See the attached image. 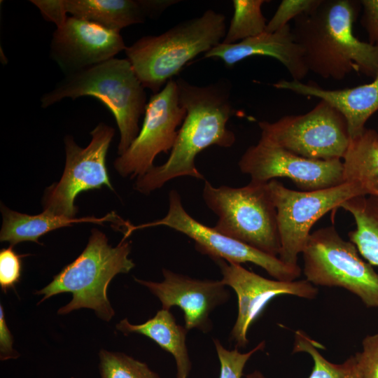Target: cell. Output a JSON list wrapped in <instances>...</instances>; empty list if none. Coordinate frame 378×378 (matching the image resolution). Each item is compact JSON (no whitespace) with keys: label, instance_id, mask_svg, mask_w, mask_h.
<instances>
[{"label":"cell","instance_id":"obj_30","mask_svg":"<svg viewBox=\"0 0 378 378\" xmlns=\"http://www.w3.org/2000/svg\"><path fill=\"white\" fill-rule=\"evenodd\" d=\"M355 356L361 378H378V333L367 335Z\"/></svg>","mask_w":378,"mask_h":378},{"label":"cell","instance_id":"obj_6","mask_svg":"<svg viewBox=\"0 0 378 378\" xmlns=\"http://www.w3.org/2000/svg\"><path fill=\"white\" fill-rule=\"evenodd\" d=\"M267 183L214 186L205 181L202 197L218 216V232L269 255L278 257L280 239L276 210Z\"/></svg>","mask_w":378,"mask_h":378},{"label":"cell","instance_id":"obj_31","mask_svg":"<svg viewBox=\"0 0 378 378\" xmlns=\"http://www.w3.org/2000/svg\"><path fill=\"white\" fill-rule=\"evenodd\" d=\"M363 10L360 24L368 36V43L378 46V0L360 1Z\"/></svg>","mask_w":378,"mask_h":378},{"label":"cell","instance_id":"obj_19","mask_svg":"<svg viewBox=\"0 0 378 378\" xmlns=\"http://www.w3.org/2000/svg\"><path fill=\"white\" fill-rule=\"evenodd\" d=\"M173 0H61L66 14L119 31L162 13Z\"/></svg>","mask_w":378,"mask_h":378},{"label":"cell","instance_id":"obj_28","mask_svg":"<svg viewBox=\"0 0 378 378\" xmlns=\"http://www.w3.org/2000/svg\"><path fill=\"white\" fill-rule=\"evenodd\" d=\"M321 0H283L271 20L267 23L265 32L272 33L281 29L290 20L314 9Z\"/></svg>","mask_w":378,"mask_h":378},{"label":"cell","instance_id":"obj_22","mask_svg":"<svg viewBox=\"0 0 378 378\" xmlns=\"http://www.w3.org/2000/svg\"><path fill=\"white\" fill-rule=\"evenodd\" d=\"M344 182L355 183L365 195L378 197V132L365 128L351 138L342 160Z\"/></svg>","mask_w":378,"mask_h":378},{"label":"cell","instance_id":"obj_25","mask_svg":"<svg viewBox=\"0 0 378 378\" xmlns=\"http://www.w3.org/2000/svg\"><path fill=\"white\" fill-rule=\"evenodd\" d=\"M270 1L234 0V14L223 43L232 44L265 31L267 23L262 6Z\"/></svg>","mask_w":378,"mask_h":378},{"label":"cell","instance_id":"obj_11","mask_svg":"<svg viewBox=\"0 0 378 378\" xmlns=\"http://www.w3.org/2000/svg\"><path fill=\"white\" fill-rule=\"evenodd\" d=\"M114 133L113 127L99 122L90 132L91 140L85 148L80 147L71 136L64 137V170L60 180L46 190L42 200L43 211L76 218L78 209L75 200L81 192L104 186L114 190L106 164Z\"/></svg>","mask_w":378,"mask_h":378},{"label":"cell","instance_id":"obj_24","mask_svg":"<svg viewBox=\"0 0 378 378\" xmlns=\"http://www.w3.org/2000/svg\"><path fill=\"white\" fill-rule=\"evenodd\" d=\"M323 346L298 330L295 333L293 353L304 352L309 354L314 366L308 378H361L355 355L342 363H333L325 358L318 350Z\"/></svg>","mask_w":378,"mask_h":378},{"label":"cell","instance_id":"obj_8","mask_svg":"<svg viewBox=\"0 0 378 378\" xmlns=\"http://www.w3.org/2000/svg\"><path fill=\"white\" fill-rule=\"evenodd\" d=\"M258 125L261 139L309 159L342 160L351 139L344 115L324 100L304 114Z\"/></svg>","mask_w":378,"mask_h":378},{"label":"cell","instance_id":"obj_18","mask_svg":"<svg viewBox=\"0 0 378 378\" xmlns=\"http://www.w3.org/2000/svg\"><path fill=\"white\" fill-rule=\"evenodd\" d=\"M273 85L328 102L345 118L350 138L360 134L368 120L378 111V71L370 83L340 90H326L294 80H281Z\"/></svg>","mask_w":378,"mask_h":378},{"label":"cell","instance_id":"obj_26","mask_svg":"<svg viewBox=\"0 0 378 378\" xmlns=\"http://www.w3.org/2000/svg\"><path fill=\"white\" fill-rule=\"evenodd\" d=\"M99 357L102 378H160L145 363L125 354L101 350Z\"/></svg>","mask_w":378,"mask_h":378},{"label":"cell","instance_id":"obj_27","mask_svg":"<svg viewBox=\"0 0 378 378\" xmlns=\"http://www.w3.org/2000/svg\"><path fill=\"white\" fill-rule=\"evenodd\" d=\"M214 343L220 365L219 378H241L247 361L253 354L263 349L265 344L262 341L251 351L241 353L237 348L226 349L217 339L214 340Z\"/></svg>","mask_w":378,"mask_h":378},{"label":"cell","instance_id":"obj_15","mask_svg":"<svg viewBox=\"0 0 378 378\" xmlns=\"http://www.w3.org/2000/svg\"><path fill=\"white\" fill-rule=\"evenodd\" d=\"M126 47L119 31L68 16L52 34L50 57L67 76L113 58Z\"/></svg>","mask_w":378,"mask_h":378},{"label":"cell","instance_id":"obj_16","mask_svg":"<svg viewBox=\"0 0 378 378\" xmlns=\"http://www.w3.org/2000/svg\"><path fill=\"white\" fill-rule=\"evenodd\" d=\"M162 282L134 278L148 288L161 302L162 309L177 306L184 313L185 328L208 332L212 328L211 312L227 301L230 293L221 280L197 279L162 269Z\"/></svg>","mask_w":378,"mask_h":378},{"label":"cell","instance_id":"obj_9","mask_svg":"<svg viewBox=\"0 0 378 378\" xmlns=\"http://www.w3.org/2000/svg\"><path fill=\"white\" fill-rule=\"evenodd\" d=\"M267 184L276 210L281 244L278 258L289 265H298V256L318 219L351 197L366 196L358 186L347 182L314 191L291 190L275 179Z\"/></svg>","mask_w":378,"mask_h":378},{"label":"cell","instance_id":"obj_14","mask_svg":"<svg viewBox=\"0 0 378 378\" xmlns=\"http://www.w3.org/2000/svg\"><path fill=\"white\" fill-rule=\"evenodd\" d=\"M215 262L220 270L222 282L231 287L237 294V317L230 337L237 349L244 348L248 344V328L273 298L282 295H290L313 299L318 294V288L306 279H269L239 264L230 263L222 259Z\"/></svg>","mask_w":378,"mask_h":378},{"label":"cell","instance_id":"obj_10","mask_svg":"<svg viewBox=\"0 0 378 378\" xmlns=\"http://www.w3.org/2000/svg\"><path fill=\"white\" fill-rule=\"evenodd\" d=\"M158 225H164L190 237L199 252L214 261L222 259L239 265L253 263L265 270L274 279L281 281H294L301 274L299 265H287L278 257L226 236L214 227H208L193 218L184 209L176 190L169 192V209L164 217L139 225L129 223L123 237L127 239L134 230Z\"/></svg>","mask_w":378,"mask_h":378},{"label":"cell","instance_id":"obj_2","mask_svg":"<svg viewBox=\"0 0 378 378\" xmlns=\"http://www.w3.org/2000/svg\"><path fill=\"white\" fill-rule=\"evenodd\" d=\"M176 81L186 115L167 160L136 178L134 189L144 195L176 178L204 179L196 167V156L211 146L229 148L235 142L227 127L233 114L227 90L218 83L197 86L183 78Z\"/></svg>","mask_w":378,"mask_h":378},{"label":"cell","instance_id":"obj_5","mask_svg":"<svg viewBox=\"0 0 378 378\" xmlns=\"http://www.w3.org/2000/svg\"><path fill=\"white\" fill-rule=\"evenodd\" d=\"M130 251V243L126 239L113 247L102 232L93 229L86 247L78 258L35 293L43 295L40 300L42 302L57 294L71 293L72 300L58 310L59 314L89 308L100 318L109 321L115 312L107 298V288L115 276L127 273L134 267L128 258Z\"/></svg>","mask_w":378,"mask_h":378},{"label":"cell","instance_id":"obj_21","mask_svg":"<svg viewBox=\"0 0 378 378\" xmlns=\"http://www.w3.org/2000/svg\"><path fill=\"white\" fill-rule=\"evenodd\" d=\"M125 335L138 333L153 340L161 348L170 353L176 365V378H188L191 370L186 338L188 330L178 325L168 309L159 310L155 316L144 323L131 324L127 318L116 326Z\"/></svg>","mask_w":378,"mask_h":378},{"label":"cell","instance_id":"obj_4","mask_svg":"<svg viewBox=\"0 0 378 378\" xmlns=\"http://www.w3.org/2000/svg\"><path fill=\"white\" fill-rule=\"evenodd\" d=\"M226 31L224 15L208 9L160 35L143 36L124 51L144 88L155 94L189 61L222 43Z\"/></svg>","mask_w":378,"mask_h":378},{"label":"cell","instance_id":"obj_29","mask_svg":"<svg viewBox=\"0 0 378 378\" xmlns=\"http://www.w3.org/2000/svg\"><path fill=\"white\" fill-rule=\"evenodd\" d=\"M12 246L2 248L0 251V286L4 292L10 288L20 281L22 274V258Z\"/></svg>","mask_w":378,"mask_h":378},{"label":"cell","instance_id":"obj_32","mask_svg":"<svg viewBox=\"0 0 378 378\" xmlns=\"http://www.w3.org/2000/svg\"><path fill=\"white\" fill-rule=\"evenodd\" d=\"M30 2L40 10L43 18L55 24L62 25L68 17L64 12L60 0H31Z\"/></svg>","mask_w":378,"mask_h":378},{"label":"cell","instance_id":"obj_35","mask_svg":"<svg viewBox=\"0 0 378 378\" xmlns=\"http://www.w3.org/2000/svg\"><path fill=\"white\" fill-rule=\"evenodd\" d=\"M377 132H378V125H377Z\"/></svg>","mask_w":378,"mask_h":378},{"label":"cell","instance_id":"obj_17","mask_svg":"<svg viewBox=\"0 0 378 378\" xmlns=\"http://www.w3.org/2000/svg\"><path fill=\"white\" fill-rule=\"evenodd\" d=\"M256 55L268 56L280 62L294 80L301 81L309 73L303 51L295 42L291 27L286 24L275 32H263L235 43H220L206 52L204 58H218L227 66Z\"/></svg>","mask_w":378,"mask_h":378},{"label":"cell","instance_id":"obj_13","mask_svg":"<svg viewBox=\"0 0 378 378\" xmlns=\"http://www.w3.org/2000/svg\"><path fill=\"white\" fill-rule=\"evenodd\" d=\"M240 171L251 181L267 183L287 178L301 191L326 189L344 182L342 160L306 158L261 139L248 147L238 162Z\"/></svg>","mask_w":378,"mask_h":378},{"label":"cell","instance_id":"obj_34","mask_svg":"<svg viewBox=\"0 0 378 378\" xmlns=\"http://www.w3.org/2000/svg\"><path fill=\"white\" fill-rule=\"evenodd\" d=\"M246 378H265L264 376L258 371H255L251 374H248Z\"/></svg>","mask_w":378,"mask_h":378},{"label":"cell","instance_id":"obj_7","mask_svg":"<svg viewBox=\"0 0 378 378\" xmlns=\"http://www.w3.org/2000/svg\"><path fill=\"white\" fill-rule=\"evenodd\" d=\"M301 254L305 279L312 285L342 288L367 307L378 308V273L335 227L312 232Z\"/></svg>","mask_w":378,"mask_h":378},{"label":"cell","instance_id":"obj_23","mask_svg":"<svg viewBox=\"0 0 378 378\" xmlns=\"http://www.w3.org/2000/svg\"><path fill=\"white\" fill-rule=\"evenodd\" d=\"M340 208L350 213L355 220L356 229L348 234L349 241L368 262L378 267V197H351Z\"/></svg>","mask_w":378,"mask_h":378},{"label":"cell","instance_id":"obj_33","mask_svg":"<svg viewBox=\"0 0 378 378\" xmlns=\"http://www.w3.org/2000/svg\"><path fill=\"white\" fill-rule=\"evenodd\" d=\"M13 337L8 328L2 305L0 306V358L1 360L16 358L19 354L13 349Z\"/></svg>","mask_w":378,"mask_h":378},{"label":"cell","instance_id":"obj_20","mask_svg":"<svg viewBox=\"0 0 378 378\" xmlns=\"http://www.w3.org/2000/svg\"><path fill=\"white\" fill-rule=\"evenodd\" d=\"M2 226L0 231L1 241H7L15 246L22 241H34L40 244L38 239L46 233L64 227L73 226L80 223H92L102 225L104 222H112L116 227H122L124 220L114 211L101 218L88 216L68 218L57 216L43 211L37 215H28L13 211L1 205Z\"/></svg>","mask_w":378,"mask_h":378},{"label":"cell","instance_id":"obj_3","mask_svg":"<svg viewBox=\"0 0 378 378\" xmlns=\"http://www.w3.org/2000/svg\"><path fill=\"white\" fill-rule=\"evenodd\" d=\"M144 89L128 59L113 57L64 76L41 96V106L46 108L64 99L83 96L99 99L116 121L120 132L118 154L121 155L139 132V118L147 104Z\"/></svg>","mask_w":378,"mask_h":378},{"label":"cell","instance_id":"obj_1","mask_svg":"<svg viewBox=\"0 0 378 378\" xmlns=\"http://www.w3.org/2000/svg\"><path fill=\"white\" fill-rule=\"evenodd\" d=\"M361 9L360 1L321 0L314 9L294 19L292 32L309 71L335 80L354 71L375 77L378 46L354 34Z\"/></svg>","mask_w":378,"mask_h":378},{"label":"cell","instance_id":"obj_12","mask_svg":"<svg viewBox=\"0 0 378 378\" xmlns=\"http://www.w3.org/2000/svg\"><path fill=\"white\" fill-rule=\"evenodd\" d=\"M186 115L179 102L176 81L169 80L146 104L141 130L126 151L114 161L122 177H139L153 167L155 157L168 153L176 141L178 127Z\"/></svg>","mask_w":378,"mask_h":378}]
</instances>
